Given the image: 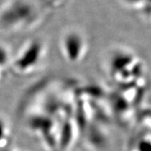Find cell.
<instances>
[{
  "mask_svg": "<svg viewBox=\"0 0 151 151\" xmlns=\"http://www.w3.org/2000/svg\"><path fill=\"white\" fill-rule=\"evenodd\" d=\"M6 60H7V53L5 50L0 46V64L5 63Z\"/></svg>",
  "mask_w": 151,
  "mask_h": 151,
  "instance_id": "7a4b0ae2",
  "label": "cell"
},
{
  "mask_svg": "<svg viewBox=\"0 0 151 151\" xmlns=\"http://www.w3.org/2000/svg\"><path fill=\"white\" fill-rule=\"evenodd\" d=\"M63 49L66 57L70 60H78L84 53V40L78 33H69L64 39Z\"/></svg>",
  "mask_w": 151,
  "mask_h": 151,
  "instance_id": "6da1fadb",
  "label": "cell"
}]
</instances>
